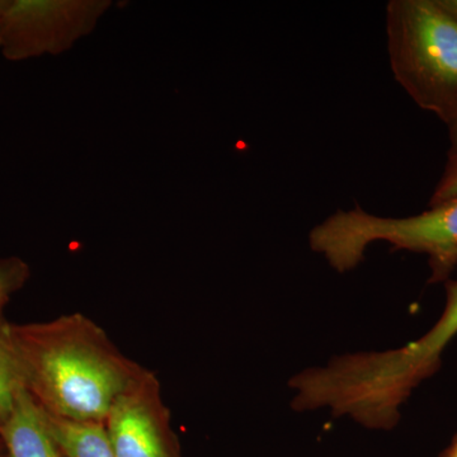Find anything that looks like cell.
Listing matches in <instances>:
<instances>
[{"mask_svg": "<svg viewBox=\"0 0 457 457\" xmlns=\"http://www.w3.org/2000/svg\"><path fill=\"white\" fill-rule=\"evenodd\" d=\"M0 347L21 385L50 416L104 425L116 400L144 371L80 314L0 326Z\"/></svg>", "mask_w": 457, "mask_h": 457, "instance_id": "6da1fadb", "label": "cell"}, {"mask_svg": "<svg viewBox=\"0 0 457 457\" xmlns=\"http://www.w3.org/2000/svg\"><path fill=\"white\" fill-rule=\"evenodd\" d=\"M387 53L396 82L445 125L457 112V21L438 0H390Z\"/></svg>", "mask_w": 457, "mask_h": 457, "instance_id": "7a4b0ae2", "label": "cell"}, {"mask_svg": "<svg viewBox=\"0 0 457 457\" xmlns=\"http://www.w3.org/2000/svg\"><path fill=\"white\" fill-rule=\"evenodd\" d=\"M323 236L328 253L342 269H356L370 245L387 242L398 251L428 255L429 282H446L457 266V198L408 218H381L360 206L338 210L327 219Z\"/></svg>", "mask_w": 457, "mask_h": 457, "instance_id": "3957f363", "label": "cell"}, {"mask_svg": "<svg viewBox=\"0 0 457 457\" xmlns=\"http://www.w3.org/2000/svg\"><path fill=\"white\" fill-rule=\"evenodd\" d=\"M104 428L114 457H182L161 381L150 370L116 400Z\"/></svg>", "mask_w": 457, "mask_h": 457, "instance_id": "277c9868", "label": "cell"}, {"mask_svg": "<svg viewBox=\"0 0 457 457\" xmlns=\"http://www.w3.org/2000/svg\"><path fill=\"white\" fill-rule=\"evenodd\" d=\"M104 8L99 2H17L2 8L0 35L18 55L62 51L88 33Z\"/></svg>", "mask_w": 457, "mask_h": 457, "instance_id": "5b68a950", "label": "cell"}, {"mask_svg": "<svg viewBox=\"0 0 457 457\" xmlns=\"http://www.w3.org/2000/svg\"><path fill=\"white\" fill-rule=\"evenodd\" d=\"M5 457H65L40 405L25 387L18 390L11 416L0 427Z\"/></svg>", "mask_w": 457, "mask_h": 457, "instance_id": "8992f818", "label": "cell"}, {"mask_svg": "<svg viewBox=\"0 0 457 457\" xmlns=\"http://www.w3.org/2000/svg\"><path fill=\"white\" fill-rule=\"evenodd\" d=\"M44 413L65 457H114L104 425L71 422Z\"/></svg>", "mask_w": 457, "mask_h": 457, "instance_id": "52a82bcc", "label": "cell"}, {"mask_svg": "<svg viewBox=\"0 0 457 457\" xmlns=\"http://www.w3.org/2000/svg\"><path fill=\"white\" fill-rule=\"evenodd\" d=\"M29 276V266L20 258L0 260V326L5 321L3 311L11 297L26 284Z\"/></svg>", "mask_w": 457, "mask_h": 457, "instance_id": "ba28073f", "label": "cell"}, {"mask_svg": "<svg viewBox=\"0 0 457 457\" xmlns=\"http://www.w3.org/2000/svg\"><path fill=\"white\" fill-rule=\"evenodd\" d=\"M22 386L16 370L5 352L0 347V427L13 411L18 390Z\"/></svg>", "mask_w": 457, "mask_h": 457, "instance_id": "9c48e42d", "label": "cell"}, {"mask_svg": "<svg viewBox=\"0 0 457 457\" xmlns=\"http://www.w3.org/2000/svg\"><path fill=\"white\" fill-rule=\"evenodd\" d=\"M457 198V150L449 152L447 154V163L445 165L444 173H442L435 191H433L429 206H436L447 203V201L456 200Z\"/></svg>", "mask_w": 457, "mask_h": 457, "instance_id": "30bf717a", "label": "cell"}, {"mask_svg": "<svg viewBox=\"0 0 457 457\" xmlns=\"http://www.w3.org/2000/svg\"><path fill=\"white\" fill-rule=\"evenodd\" d=\"M445 284H446V305L441 318L457 333V279L456 281L449 279Z\"/></svg>", "mask_w": 457, "mask_h": 457, "instance_id": "8fae6325", "label": "cell"}, {"mask_svg": "<svg viewBox=\"0 0 457 457\" xmlns=\"http://www.w3.org/2000/svg\"><path fill=\"white\" fill-rule=\"evenodd\" d=\"M447 130H449L450 149L449 152L457 150V112L455 116L447 123Z\"/></svg>", "mask_w": 457, "mask_h": 457, "instance_id": "7c38bea8", "label": "cell"}, {"mask_svg": "<svg viewBox=\"0 0 457 457\" xmlns=\"http://www.w3.org/2000/svg\"><path fill=\"white\" fill-rule=\"evenodd\" d=\"M438 4L457 21V0H438Z\"/></svg>", "mask_w": 457, "mask_h": 457, "instance_id": "4fadbf2b", "label": "cell"}, {"mask_svg": "<svg viewBox=\"0 0 457 457\" xmlns=\"http://www.w3.org/2000/svg\"><path fill=\"white\" fill-rule=\"evenodd\" d=\"M440 457H457V433L453 436V441L450 442L449 446L442 451Z\"/></svg>", "mask_w": 457, "mask_h": 457, "instance_id": "5bb4252c", "label": "cell"}, {"mask_svg": "<svg viewBox=\"0 0 457 457\" xmlns=\"http://www.w3.org/2000/svg\"><path fill=\"white\" fill-rule=\"evenodd\" d=\"M0 457H5L4 446H3L2 441H0Z\"/></svg>", "mask_w": 457, "mask_h": 457, "instance_id": "9a60e30c", "label": "cell"}]
</instances>
